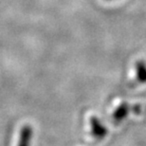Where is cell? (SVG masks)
<instances>
[{
    "label": "cell",
    "mask_w": 146,
    "mask_h": 146,
    "mask_svg": "<svg viewBox=\"0 0 146 146\" xmlns=\"http://www.w3.org/2000/svg\"><path fill=\"white\" fill-rule=\"evenodd\" d=\"M33 138V128L30 125L23 126L20 132V139L18 146H30L31 139Z\"/></svg>",
    "instance_id": "2"
},
{
    "label": "cell",
    "mask_w": 146,
    "mask_h": 146,
    "mask_svg": "<svg viewBox=\"0 0 146 146\" xmlns=\"http://www.w3.org/2000/svg\"><path fill=\"white\" fill-rule=\"evenodd\" d=\"M90 125H91V132L93 136L97 139H104L108 133L106 128L102 124V122L96 117L90 118Z\"/></svg>",
    "instance_id": "1"
},
{
    "label": "cell",
    "mask_w": 146,
    "mask_h": 146,
    "mask_svg": "<svg viewBox=\"0 0 146 146\" xmlns=\"http://www.w3.org/2000/svg\"><path fill=\"white\" fill-rule=\"evenodd\" d=\"M128 112H129V106H128V104L126 103L121 104L118 108L115 110V112L113 113L114 122H116V123L121 122L128 115Z\"/></svg>",
    "instance_id": "3"
},
{
    "label": "cell",
    "mask_w": 146,
    "mask_h": 146,
    "mask_svg": "<svg viewBox=\"0 0 146 146\" xmlns=\"http://www.w3.org/2000/svg\"><path fill=\"white\" fill-rule=\"evenodd\" d=\"M136 72L137 79L139 83H146V63L144 61L139 60L136 63Z\"/></svg>",
    "instance_id": "4"
}]
</instances>
